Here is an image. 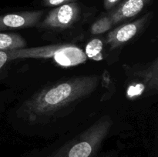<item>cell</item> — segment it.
I'll use <instances>...</instances> for the list:
<instances>
[{
    "label": "cell",
    "mask_w": 158,
    "mask_h": 157,
    "mask_svg": "<svg viewBox=\"0 0 158 157\" xmlns=\"http://www.w3.org/2000/svg\"><path fill=\"white\" fill-rule=\"evenodd\" d=\"M77 0H43V4L46 6H60L62 5L67 4V3L74 2Z\"/></svg>",
    "instance_id": "cell-12"
},
{
    "label": "cell",
    "mask_w": 158,
    "mask_h": 157,
    "mask_svg": "<svg viewBox=\"0 0 158 157\" xmlns=\"http://www.w3.org/2000/svg\"><path fill=\"white\" fill-rule=\"evenodd\" d=\"M112 125L110 117H101L80 135L57 150L52 157H95Z\"/></svg>",
    "instance_id": "cell-2"
},
{
    "label": "cell",
    "mask_w": 158,
    "mask_h": 157,
    "mask_svg": "<svg viewBox=\"0 0 158 157\" xmlns=\"http://www.w3.org/2000/svg\"><path fill=\"white\" fill-rule=\"evenodd\" d=\"M103 43L100 38H94L87 43L85 49L86 57L94 61H101L103 55Z\"/></svg>",
    "instance_id": "cell-10"
},
{
    "label": "cell",
    "mask_w": 158,
    "mask_h": 157,
    "mask_svg": "<svg viewBox=\"0 0 158 157\" xmlns=\"http://www.w3.org/2000/svg\"><path fill=\"white\" fill-rule=\"evenodd\" d=\"M151 1L152 0H123L109 14L113 25L119 24L137 16Z\"/></svg>",
    "instance_id": "cell-8"
},
{
    "label": "cell",
    "mask_w": 158,
    "mask_h": 157,
    "mask_svg": "<svg viewBox=\"0 0 158 157\" xmlns=\"http://www.w3.org/2000/svg\"><path fill=\"white\" fill-rule=\"evenodd\" d=\"M153 12H148L138 19L129 23L120 25L107 34L106 44L111 50L117 49L138 35L144 29L153 17Z\"/></svg>",
    "instance_id": "cell-5"
},
{
    "label": "cell",
    "mask_w": 158,
    "mask_h": 157,
    "mask_svg": "<svg viewBox=\"0 0 158 157\" xmlns=\"http://www.w3.org/2000/svg\"><path fill=\"white\" fill-rule=\"evenodd\" d=\"M97 75H80L49 84L34 93L19 108L20 117L29 123H47L90 95L98 88Z\"/></svg>",
    "instance_id": "cell-1"
},
{
    "label": "cell",
    "mask_w": 158,
    "mask_h": 157,
    "mask_svg": "<svg viewBox=\"0 0 158 157\" xmlns=\"http://www.w3.org/2000/svg\"><path fill=\"white\" fill-rule=\"evenodd\" d=\"M9 61L7 51H0V72L5 68Z\"/></svg>",
    "instance_id": "cell-13"
},
{
    "label": "cell",
    "mask_w": 158,
    "mask_h": 157,
    "mask_svg": "<svg viewBox=\"0 0 158 157\" xmlns=\"http://www.w3.org/2000/svg\"><path fill=\"white\" fill-rule=\"evenodd\" d=\"M26 47V41L19 34L0 32V51L15 50Z\"/></svg>",
    "instance_id": "cell-9"
},
{
    "label": "cell",
    "mask_w": 158,
    "mask_h": 157,
    "mask_svg": "<svg viewBox=\"0 0 158 157\" xmlns=\"http://www.w3.org/2000/svg\"><path fill=\"white\" fill-rule=\"evenodd\" d=\"M120 2V0H103V6L105 9L109 10L117 6Z\"/></svg>",
    "instance_id": "cell-14"
},
{
    "label": "cell",
    "mask_w": 158,
    "mask_h": 157,
    "mask_svg": "<svg viewBox=\"0 0 158 157\" xmlns=\"http://www.w3.org/2000/svg\"><path fill=\"white\" fill-rule=\"evenodd\" d=\"M80 7L77 2L57 6L47 14L40 22V27L51 30H63L73 26L79 19Z\"/></svg>",
    "instance_id": "cell-4"
},
{
    "label": "cell",
    "mask_w": 158,
    "mask_h": 157,
    "mask_svg": "<svg viewBox=\"0 0 158 157\" xmlns=\"http://www.w3.org/2000/svg\"><path fill=\"white\" fill-rule=\"evenodd\" d=\"M131 73L138 82L141 94L158 93V57L151 62L136 66Z\"/></svg>",
    "instance_id": "cell-6"
},
{
    "label": "cell",
    "mask_w": 158,
    "mask_h": 157,
    "mask_svg": "<svg viewBox=\"0 0 158 157\" xmlns=\"http://www.w3.org/2000/svg\"><path fill=\"white\" fill-rule=\"evenodd\" d=\"M9 61L21 58L52 59L62 67H73L86 62L85 52L72 44H58L39 47L23 48L7 51Z\"/></svg>",
    "instance_id": "cell-3"
},
{
    "label": "cell",
    "mask_w": 158,
    "mask_h": 157,
    "mask_svg": "<svg viewBox=\"0 0 158 157\" xmlns=\"http://www.w3.org/2000/svg\"><path fill=\"white\" fill-rule=\"evenodd\" d=\"M113 26L114 25L109 15H105L93 23L90 27V32L93 35H100L109 31Z\"/></svg>",
    "instance_id": "cell-11"
},
{
    "label": "cell",
    "mask_w": 158,
    "mask_h": 157,
    "mask_svg": "<svg viewBox=\"0 0 158 157\" xmlns=\"http://www.w3.org/2000/svg\"><path fill=\"white\" fill-rule=\"evenodd\" d=\"M43 13L44 12L42 10L23 11L0 15V32L26 29L37 26Z\"/></svg>",
    "instance_id": "cell-7"
}]
</instances>
